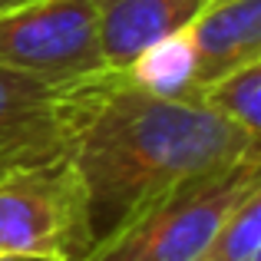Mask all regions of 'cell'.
Listing matches in <instances>:
<instances>
[{"instance_id":"obj_1","label":"cell","mask_w":261,"mask_h":261,"mask_svg":"<svg viewBox=\"0 0 261 261\" xmlns=\"http://www.w3.org/2000/svg\"><path fill=\"white\" fill-rule=\"evenodd\" d=\"M261 155V139L198 99H169L106 70L80 89L70 159L86 189L93 245L182 182Z\"/></svg>"},{"instance_id":"obj_2","label":"cell","mask_w":261,"mask_h":261,"mask_svg":"<svg viewBox=\"0 0 261 261\" xmlns=\"http://www.w3.org/2000/svg\"><path fill=\"white\" fill-rule=\"evenodd\" d=\"M258 185L261 155L189 178L96 242L83 261H195L218 222Z\"/></svg>"},{"instance_id":"obj_3","label":"cell","mask_w":261,"mask_h":261,"mask_svg":"<svg viewBox=\"0 0 261 261\" xmlns=\"http://www.w3.org/2000/svg\"><path fill=\"white\" fill-rule=\"evenodd\" d=\"M89 248L86 189L70 155L0 178V255L83 261Z\"/></svg>"},{"instance_id":"obj_4","label":"cell","mask_w":261,"mask_h":261,"mask_svg":"<svg viewBox=\"0 0 261 261\" xmlns=\"http://www.w3.org/2000/svg\"><path fill=\"white\" fill-rule=\"evenodd\" d=\"M0 66L53 86L106 73L93 0H33L0 10Z\"/></svg>"},{"instance_id":"obj_5","label":"cell","mask_w":261,"mask_h":261,"mask_svg":"<svg viewBox=\"0 0 261 261\" xmlns=\"http://www.w3.org/2000/svg\"><path fill=\"white\" fill-rule=\"evenodd\" d=\"M83 83L53 86L0 66V178L70 155Z\"/></svg>"},{"instance_id":"obj_6","label":"cell","mask_w":261,"mask_h":261,"mask_svg":"<svg viewBox=\"0 0 261 261\" xmlns=\"http://www.w3.org/2000/svg\"><path fill=\"white\" fill-rule=\"evenodd\" d=\"M195 60V93L242 63L261 60V0H212L185 27Z\"/></svg>"},{"instance_id":"obj_7","label":"cell","mask_w":261,"mask_h":261,"mask_svg":"<svg viewBox=\"0 0 261 261\" xmlns=\"http://www.w3.org/2000/svg\"><path fill=\"white\" fill-rule=\"evenodd\" d=\"M99 50L109 70L122 73L146 46L192 23L202 0H93Z\"/></svg>"},{"instance_id":"obj_8","label":"cell","mask_w":261,"mask_h":261,"mask_svg":"<svg viewBox=\"0 0 261 261\" xmlns=\"http://www.w3.org/2000/svg\"><path fill=\"white\" fill-rule=\"evenodd\" d=\"M122 73L152 96L195 99V60H192V43L185 30L155 40Z\"/></svg>"},{"instance_id":"obj_9","label":"cell","mask_w":261,"mask_h":261,"mask_svg":"<svg viewBox=\"0 0 261 261\" xmlns=\"http://www.w3.org/2000/svg\"><path fill=\"white\" fill-rule=\"evenodd\" d=\"M195 99L242 133L261 139V60L222 73L218 80L198 89Z\"/></svg>"},{"instance_id":"obj_10","label":"cell","mask_w":261,"mask_h":261,"mask_svg":"<svg viewBox=\"0 0 261 261\" xmlns=\"http://www.w3.org/2000/svg\"><path fill=\"white\" fill-rule=\"evenodd\" d=\"M195 261H261V185L218 222Z\"/></svg>"},{"instance_id":"obj_11","label":"cell","mask_w":261,"mask_h":261,"mask_svg":"<svg viewBox=\"0 0 261 261\" xmlns=\"http://www.w3.org/2000/svg\"><path fill=\"white\" fill-rule=\"evenodd\" d=\"M0 261H53V258H37V255H0Z\"/></svg>"},{"instance_id":"obj_12","label":"cell","mask_w":261,"mask_h":261,"mask_svg":"<svg viewBox=\"0 0 261 261\" xmlns=\"http://www.w3.org/2000/svg\"><path fill=\"white\" fill-rule=\"evenodd\" d=\"M23 4H33V0H0V10H13V7H23Z\"/></svg>"},{"instance_id":"obj_13","label":"cell","mask_w":261,"mask_h":261,"mask_svg":"<svg viewBox=\"0 0 261 261\" xmlns=\"http://www.w3.org/2000/svg\"><path fill=\"white\" fill-rule=\"evenodd\" d=\"M202 4H212V0H202Z\"/></svg>"}]
</instances>
